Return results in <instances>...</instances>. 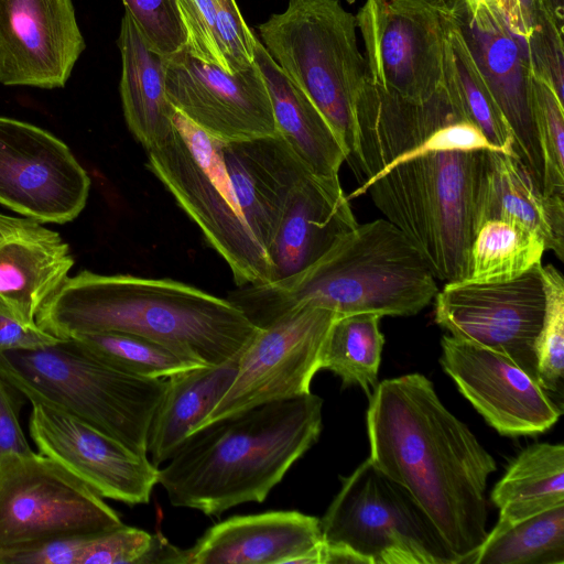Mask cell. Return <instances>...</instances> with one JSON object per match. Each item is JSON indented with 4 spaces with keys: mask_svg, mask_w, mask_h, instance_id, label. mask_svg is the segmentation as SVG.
Segmentation results:
<instances>
[{
    "mask_svg": "<svg viewBox=\"0 0 564 564\" xmlns=\"http://www.w3.org/2000/svg\"><path fill=\"white\" fill-rule=\"evenodd\" d=\"M337 316L306 306L259 328L239 357L231 386L197 429L253 406L311 393L328 329Z\"/></svg>",
    "mask_w": 564,
    "mask_h": 564,
    "instance_id": "7c38bea8",
    "label": "cell"
},
{
    "mask_svg": "<svg viewBox=\"0 0 564 564\" xmlns=\"http://www.w3.org/2000/svg\"><path fill=\"white\" fill-rule=\"evenodd\" d=\"M357 224L339 180L307 174L293 193L267 250L271 281L305 269Z\"/></svg>",
    "mask_w": 564,
    "mask_h": 564,
    "instance_id": "603a6c76",
    "label": "cell"
},
{
    "mask_svg": "<svg viewBox=\"0 0 564 564\" xmlns=\"http://www.w3.org/2000/svg\"><path fill=\"white\" fill-rule=\"evenodd\" d=\"M253 54L270 95L276 132L313 174L339 180L348 153L325 117L286 77L259 37Z\"/></svg>",
    "mask_w": 564,
    "mask_h": 564,
    "instance_id": "d4e9b609",
    "label": "cell"
},
{
    "mask_svg": "<svg viewBox=\"0 0 564 564\" xmlns=\"http://www.w3.org/2000/svg\"><path fill=\"white\" fill-rule=\"evenodd\" d=\"M486 150L497 149L465 117L444 82L416 102L367 78L347 158L359 186L347 197L368 193L436 279L464 281Z\"/></svg>",
    "mask_w": 564,
    "mask_h": 564,
    "instance_id": "6da1fadb",
    "label": "cell"
},
{
    "mask_svg": "<svg viewBox=\"0 0 564 564\" xmlns=\"http://www.w3.org/2000/svg\"><path fill=\"white\" fill-rule=\"evenodd\" d=\"M185 31L186 50L204 63L229 74L254 63L253 31L236 0H175Z\"/></svg>",
    "mask_w": 564,
    "mask_h": 564,
    "instance_id": "f1b7e54d",
    "label": "cell"
},
{
    "mask_svg": "<svg viewBox=\"0 0 564 564\" xmlns=\"http://www.w3.org/2000/svg\"><path fill=\"white\" fill-rule=\"evenodd\" d=\"M90 355L130 376L166 379L204 366L160 341L124 333H86L70 337Z\"/></svg>",
    "mask_w": 564,
    "mask_h": 564,
    "instance_id": "836d02e7",
    "label": "cell"
},
{
    "mask_svg": "<svg viewBox=\"0 0 564 564\" xmlns=\"http://www.w3.org/2000/svg\"><path fill=\"white\" fill-rule=\"evenodd\" d=\"M533 117L543 163V192L564 195V102L534 75Z\"/></svg>",
    "mask_w": 564,
    "mask_h": 564,
    "instance_id": "d590c367",
    "label": "cell"
},
{
    "mask_svg": "<svg viewBox=\"0 0 564 564\" xmlns=\"http://www.w3.org/2000/svg\"><path fill=\"white\" fill-rule=\"evenodd\" d=\"M323 400L312 392L264 403L193 431L159 468L172 506L219 517L262 502L318 440Z\"/></svg>",
    "mask_w": 564,
    "mask_h": 564,
    "instance_id": "277c9868",
    "label": "cell"
},
{
    "mask_svg": "<svg viewBox=\"0 0 564 564\" xmlns=\"http://www.w3.org/2000/svg\"><path fill=\"white\" fill-rule=\"evenodd\" d=\"M443 82L465 117L497 150L519 156L512 132L452 15L451 7L446 23Z\"/></svg>",
    "mask_w": 564,
    "mask_h": 564,
    "instance_id": "f546056e",
    "label": "cell"
},
{
    "mask_svg": "<svg viewBox=\"0 0 564 564\" xmlns=\"http://www.w3.org/2000/svg\"><path fill=\"white\" fill-rule=\"evenodd\" d=\"M238 360L195 367L166 378L148 434V455L154 466L165 463L212 412L231 386Z\"/></svg>",
    "mask_w": 564,
    "mask_h": 564,
    "instance_id": "4316f807",
    "label": "cell"
},
{
    "mask_svg": "<svg viewBox=\"0 0 564 564\" xmlns=\"http://www.w3.org/2000/svg\"><path fill=\"white\" fill-rule=\"evenodd\" d=\"M169 101L193 124L219 142L276 134L270 95L254 63L229 74L204 63L185 46L163 56Z\"/></svg>",
    "mask_w": 564,
    "mask_h": 564,
    "instance_id": "9a60e30c",
    "label": "cell"
},
{
    "mask_svg": "<svg viewBox=\"0 0 564 564\" xmlns=\"http://www.w3.org/2000/svg\"><path fill=\"white\" fill-rule=\"evenodd\" d=\"M69 246L57 231L29 217L0 214V303L30 325L68 278Z\"/></svg>",
    "mask_w": 564,
    "mask_h": 564,
    "instance_id": "7402d4cb",
    "label": "cell"
},
{
    "mask_svg": "<svg viewBox=\"0 0 564 564\" xmlns=\"http://www.w3.org/2000/svg\"><path fill=\"white\" fill-rule=\"evenodd\" d=\"M366 421L371 463L415 498L459 564H473L488 534L495 458L420 373L379 382Z\"/></svg>",
    "mask_w": 564,
    "mask_h": 564,
    "instance_id": "7a4b0ae2",
    "label": "cell"
},
{
    "mask_svg": "<svg viewBox=\"0 0 564 564\" xmlns=\"http://www.w3.org/2000/svg\"><path fill=\"white\" fill-rule=\"evenodd\" d=\"M15 393L17 390L0 376V455L32 452L20 424Z\"/></svg>",
    "mask_w": 564,
    "mask_h": 564,
    "instance_id": "60d3db41",
    "label": "cell"
},
{
    "mask_svg": "<svg viewBox=\"0 0 564 564\" xmlns=\"http://www.w3.org/2000/svg\"><path fill=\"white\" fill-rule=\"evenodd\" d=\"M435 279L410 239L379 218L357 224L297 273L237 286L227 300L258 328L306 306L326 308L338 316H411L437 294Z\"/></svg>",
    "mask_w": 564,
    "mask_h": 564,
    "instance_id": "5b68a950",
    "label": "cell"
},
{
    "mask_svg": "<svg viewBox=\"0 0 564 564\" xmlns=\"http://www.w3.org/2000/svg\"><path fill=\"white\" fill-rule=\"evenodd\" d=\"M258 30L271 58L322 112L349 156L367 80L356 15L340 0H289Z\"/></svg>",
    "mask_w": 564,
    "mask_h": 564,
    "instance_id": "52a82bcc",
    "label": "cell"
},
{
    "mask_svg": "<svg viewBox=\"0 0 564 564\" xmlns=\"http://www.w3.org/2000/svg\"><path fill=\"white\" fill-rule=\"evenodd\" d=\"M499 533L538 513L564 505V446L535 443L509 465L491 492Z\"/></svg>",
    "mask_w": 564,
    "mask_h": 564,
    "instance_id": "83f0119b",
    "label": "cell"
},
{
    "mask_svg": "<svg viewBox=\"0 0 564 564\" xmlns=\"http://www.w3.org/2000/svg\"><path fill=\"white\" fill-rule=\"evenodd\" d=\"M441 347L444 371L499 434L536 435L558 421L562 408L503 355L451 335L443 336Z\"/></svg>",
    "mask_w": 564,
    "mask_h": 564,
    "instance_id": "2e32d148",
    "label": "cell"
},
{
    "mask_svg": "<svg viewBox=\"0 0 564 564\" xmlns=\"http://www.w3.org/2000/svg\"><path fill=\"white\" fill-rule=\"evenodd\" d=\"M173 122L171 132L147 150V167L227 262L238 288L270 282L269 259L242 216L218 140L177 110Z\"/></svg>",
    "mask_w": 564,
    "mask_h": 564,
    "instance_id": "9c48e42d",
    "label": "cell"
},
{
    "mask_svg": "<svg viewBox=\"0 0 564 564\" xmlns=\"http://www.w3.org/2000/svg\"><path fill=\"white\" fill-rule=\"evenodd\" d=\"M564 505L487 534L473 564H563Z\"/></svg>",
    "mask_w": 564,
    "mask_h": 564,
    "instance_id": "d6a6232c",
    "label": "cell"
},
{
    "mask_svg": "<svg viewBox=\"0 0 564 564\" xmlns=\"http://www.w3.org/2000/svg\"><path fill=\"white\" fill-rule=\"evenodd\" d=\"M0 376L31 403L70 414L148 457L149 429L166 379L121 372L72 338L0 352Z\"/></svg>",
    "mask_w": 564,
    "mask_h": 564,
    "instance_id": "8992f818",
    "label": "cell"
},
{
    "mask_svg": "<svg viewBox=\"0 0 564 564\" xmlns=\"http://www.w3.org/2000/svg\"><path fill=\"white\" fill-rule=\"evenodd\" d=\"M61 338L39 325H30L0 303V352L34 350L55 344Z\"/></svg>",
    "mask_w": 564,
    "mask_h": 564,
    "instance_id": "ab89813d",
    "label": "cell"
},
{
    "mask_svg": "<svg viewBox=\"0 0 564 564\" xmlns=\"http://www.w3.org/2000/svg\"><path fill=\"white\" fill-rule=\"evenodd\" d=\"M467 8H473L479 2L490 3V0H460Z\"/></svg>",
    "mask_w": 564,
    "mask_h": 564,
    "instance_id": "b9f144b4",
    "label": "cell"
},
{
    "mask_svg": "<svg viewBox=\"0 0 564 564\" xmlns=\"http://www.w3.org/2000/svg\"><path fill=\"white\" fill-rule=\"evenodd\" d=\"M121 54L120 97L132 135L150 149L173 129L174 107L166 97L163 56L153 52L126 9L118 37Z\"/></svg>",
    "mask_w": 564,
    "mask_h": 564,
    "instance_id": "484cf974",
    "label": "cell"
},
{
    "mask_svg": "<svg viewBox=\"0 0 564 564\" xmlns=\"http://www.w3.org/2000/svg\"><path fill=\"white\" fill-rule=\"evenodd\" d=\"M90 178L48 131L0 117V204L40 223L65 224L86 206Z\"/></svg>",
    "mask_w": 564,
    "mask_h": 564,
    "instance_id": "5bb4252c",
    "label": "cell"
},
{
    "mask_svg": "<svg viewBox=\"0 0 564 564\" xmlns=\"http://www.w3.org/2000/svg\"><path fill=\"white\" fill-rule=\"evenodd\" d=\"M452 15L502 112L516 151L543 191V163L533 117V72L524 43L491 3L449 1Z\"/></svg>",
    "mask_w": 564,
    "mask_h": 564,
    "instance_id": "e0dca14e",
    "label": "cell"
},
{
    "mask_svg": "<svg viewBox=\"0 0 564 564\" xmlns=\"http://www.w3.org/2000/svg\"><path fill=\"white\" fill-rule=\"evenodd\" d=\"M86 536L61 538L9 553L0 557V564H80Z\"/></svg>",
    "mask_w": 564,
    "mask_h": 564,
    "instance_id": "f35d334b",
    "label": "cell"
},
{
    "mask_svg": "<svg viewBox=\"0 0 564 564\" xmlns=\"http://www.w3.org/2000/svg\"><path fill=\"white\" fill-rule=\"evenodd\" d=\"M319 519L299 511L235 516L186 549V564H323Z\"/></svg>",
    "mask_w": 564,
    "mask_h": 564,
    "instance_id": "ffe728a7",
    "label": "cell"
},
{
    "mask_svg": "<svg viewBox=\"0 0 564 564\" xmlns=\"http://www.w3.org/2000/svg\"><path fill=\"white\" fill-rule=\"evenodd\" d=\"M219 151L242 216L267 253L293 193L312 172L279 133L219 142Z\"/></svg>",
    "mask_w": 564,
    "mask_h": 564,
    "instance_id": "44dd1931",
    "label": "cell"
},
{
    "mask_svg": "<svg viewBox=\"0 0 564 564\" xmlns=\"http://www.w3.org/2000/svg\"><path fill=\"white\" fill-rule=\"evenodd\" d=\"M328 564H459L432 519L368 458L319 519Z\"/></svg>",
    "mask_w": 564,
    "mask_h": 564,
    "instance_id": "ba28073f",
    "label": "cell"
},
{
    "mask_svg": "<svg viewBox=\"0 0 564 564\" xmlns=\"http://www.w3.org/2000/svg\"><path fill=\"white\" fill-rule=\"evenodd\" d=\"M544 291V314L535 341L536 377L553 398L563 395L564 378V279L552 264L539 265Z\"/></svg>",
    "mask_w": 564,
    "mask_h": 564,
    "instance_id": "e575fe53",
    "label": "cell"
},
{
    "mask_svg": "<svg viewBox=\"0 0 564 564\" xmlns=\"http://www.w3.org/2000/svg\"><path fill=\"white\" fill-rule=\"evenodd\" d=\"M30 436L39 453L82 479L102 498L144 505L159 467L90 424L42 403H31Z\"/></svg>",
    "mask_w": 564,
    "mask_h": 564,
    "instance_id": "ac0fdd59",
    "label": "cell"
},
{
    "mask_svg": "<svg viewBox=\"0 0 564 564\" xmlns=\"http://www.w3.org/2000/svg\"><path fill=\"white\" fill-rule=\"evenodd\" d=\"M148 46L166 56L181 50L185 31L175 0H122Z\"/></svg>",
    "mask_w": 564,
    "mask_h": 564,
    "instance_id": "74e56055",
    "label": "cell"
},
{
    "mask_svg": "<svg viewBox=\"0 0 564 564\" xmlns=\"http://www.w3.org/2000/svg\"><path fill=\"white\" fill-rule=\"evenodd\" d=\"M546 251L535 232L501 219H488L476 230L468 252L467 276L475 283L506 282L541 264Z\"/></svg>",
    "mask_w": 564,
    "mask_h": 564,
    "instance_id": "4dcf8cb0",
    "label": "cell"
},
{
    "mask_svg": "<svg viewBox=\"0 0 564 564\" xmlns=\"http://www.w3.org/2000/svg\"><path fill=\"white\" fill-rule=\"evenodd\" d=\"M448 2L366 0L356 21L368 80L408 100H427L444 80Z\"/></svg>",
    "mask_w": 564,
    "mask_h": 564,
    "instance_id": "8fae6325",
    "label": "cell"
},
{
    "mask_svg": "<svg viewBox=\"0 0 564 564\" xmlns=\"http://www.w3.org/2000/svg\"><path fill=\"white\" fill-rule=\"evenodd\" d=\"M501 219L539 235L546 250L564 259V195H545L519 156L497 150L484 153L475 225Z\"/></svg>",
    "mask_w": 564,
    "mask_h": 564,
    "instance_id": "cb8c5ba5",
    "label": "cell"
},
{
    "mask_svg": "<svg viewBox=\"0 0 564 564\" xmlns=\"http://www.w3.org/2000/svg\"><path fill=\"white\" fill-rule=\"evenodd\" d=\"M72 0H0V83L64 87L85 50Z\"/></svg>",
    "mask_w": 564,
    "mask_h": 564,
    "instance_id": "d6986e66",
    "label": "cell"
},
{
    "mask_svg": "<svg viewBox=\"0 0 564 564\" xmlns=\"http://www.w3.org/2000/svg\"><path fill=\"white\" fill-rule=\"evenodd\" d=\"M160 534L122 524L87 535L80 564H154Z\"/></svg>",
    "mask_w": 564,
    "mask_h": 564,
    "instance_id": "8d00e7d4",
    "label": "cell"
},
{
    "mask_svg": "<svg viewBox=\"0 0 564 564\" xmlns=\"http://www.w3.org/2000/svg\"><path fill=\"white\" fill-rule=\"evenodd\" d=\"M123 523L82 479L41 453L0 455V557Z\"/></svg>",
    "mask_w": 564,
    "mask_h": 564,
    "instance_id": "30bf717a",
    "label": "cell"
},
{
    "mask_svg": "<svg viewBox=\"0 0 564 564\" xmlns=\"http://www.w3.org/2000/svg\"><path fill=\"white\" fill-rule=\"evenodd\" d=\"M381 317L375 313L337 316L322 350L321 369L338 376L344 387L358 384L368 397L378 384L384 344Z\"/></svg>",
    "mask_w": 564,
    "mask_h": 564,
    "instance_id": "1f68e13d",
    "label": "cell"
},
{
    "mask_svg": "<svg viewBox=\"0 0 564 564\" xmlns=\"http://www.w3.org/2000/svg\"><path fill=\"white\" fill-rule=\"evenodd\" d=\"M35 321L58 338L101 332L147 337L204 366L238 359L259 330L229 300L187 283L88 270L68 276Z\"/></svg>",
    "mask_w": 564,
    "mask_h": 564,
    "instance_id": "3957f363",
    "label": "cell"
},
{
    "mask_svg": "<svg viewBox=\"0 0 564 564\" xmlns=\"http://www.w3.org/2000/svg\"><path fill=\"white\" fill-rule=\"evenodd\" d=\"M539 265L506 282H447L435 295V322L455 338L503 355L538 381L535 341L544 314Z\"/></svg>",
    "mask_w": 564,
    "mask_h": 564,
    "instance_id": "4fadbf2b",
    "label": "cell"
},
{
    "mask_svg": "<svg viewBox=\"0 0 564 564\" xmlns=\"http://www.w3.org/2000/svg\"><path fill=\"white\" fill-rule=\"evenodd\" d=\"M442 1H446V2H448V1H452V0H442Z\"/></svg>",
    "mask_w": 564,
    "mask_h": 564,
    "instance_id": "7bdbcfd3",
    "label": "cell"
}]
</instances>
